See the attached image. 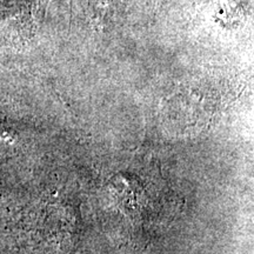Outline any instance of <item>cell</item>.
Masks as SVG:
<instances>
[{
    "label": "cell",
    "mask_w": 254,
    "mask_h": 254,
    "mask_svg": "<svg viewBox=\"0 0 254 254\" xmlns=\"http://www.w3.org/2000/svg\"><path fill=\"white\" fill-rule=\"evenodd\" d=\"M32 0H0V25L32 21Z\"/></svg>",
    "instance_id": "6da1fadb"
},
{
    "label": "cell",
    "mask_w": 254,
    "mask_h": 254,
    "mask_svg": "<svg viewBox=\"0 0 254 254\" xmlns=\"http://www.w3.org/2000/svg\"><path fill=\"white\" fill-rule=\"evenodd\" d=\"M124 0H90V7L95 20L109 23L119 14Z\"/></svg>",
    "instance_id": "7a4b0ae2"
}]
</instances>
